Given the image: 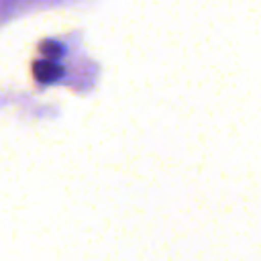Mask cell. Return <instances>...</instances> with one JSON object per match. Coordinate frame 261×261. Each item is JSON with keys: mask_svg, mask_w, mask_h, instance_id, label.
<instances>
[{"mask_svg": "<svg viewBox=\"0 0 261 261\" xmlns=\"http://www.w3.org/2000/svg\"><path fill=\"white\" fill-rule=\"evenodd\" d=\"M33 75L39 84H53L63 75V67L51 59H37L33 63Z\"/></svg>", "mask_w": 261, "mask_h": 261, "instance_id": "cell-1", "label": "cell"}, {"mask_svg": "<svg viewBox=\"0 0 261 261\" xmlns=\"http://www.w3.org/2000/svg\"><path fill=\"white\" fill-rule=\"evenodd\" d=\"M39 51L43 55V59H51V61H57L63 53V47L57 43V41H43L39 45Z\"/></svg>", "mask_w": 261, "mask_h": 261, "instance_id": "cell-2", "label": "cell"}]
</instances>
